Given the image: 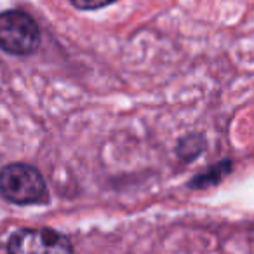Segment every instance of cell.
<instances>
[{"instance_id": "obj_5", "label": "cell", "mask_w": 254, "mask_h": 254, "mask_svg": "<svg viewBox=\"0 0 254 254\" xmlns=\"http://www.w3.org/2000/svg\"><path fill=\"white\" fill-rule=\"evenodd\" d=\"M115 0H71V4L82 11H92V9H101L108 4H113Z\"/></svg>"}, {"instance_id": "obj_3", "label": "cell", "mask_w": 254, "mask_h": 254, "mask_svg": "<svg viewBox=\"0 0 254 254\" xmlns=\"http://www.w3.org/2000/svg\"><path fill=\"white\" fill-rule=\"evenodd\" d=\"M9 254H71V244L51 228H25L9 239Z\"/></svg>"}, {"instance_id": "obj_1", "label": "cell", "mask_w": 254, "mask_h": 254, "mask_svg": "<svg viewBox=\"0 0 254 254\" xmlns=\"http://www.w3.org/2000/svg\"><path fill=\"white\" fill-rule=\"evenodd\" d=\"M0 193L9 202L28 205L46 200L47 188L35 167L26 164H11L0 173Z\"/></svg>"}, {"instance_id": "obj_2", "label": "cell", "mask_w": 254, "mask_h": 254, "mask_svg": "<svg viewBox=\"0 0 254 254\" xmlns=\"http://www.w3.org/2000/svg\"><path fill=\"white\" fill-rule=\"evenodd\" d=\"M39 44L40 30L32 16L21 11H7L0 14V49L25 56L33 53Z\"/></svg>"}, {"instance_id": "obj_4", "label": "cell", "mask_w": 254, "mask_h": 254, "mask_svg": "<svg viewBox=\"0 0 254 254\" xmlns=\"http://www.w3.org/2000/svg\"><path fill=\"white\" fill-rule=\"evenodd\" d=\"M228 169H230V162L219 164L216 169H212V171L209 169V171H205V174H202L200 178H195V180L191 181V187L197 185L195 188H204V187H207L209 183H216L219 178H223L226 173H228Z\"/></svg>"}]
</instances>
